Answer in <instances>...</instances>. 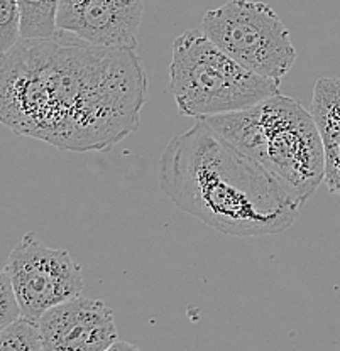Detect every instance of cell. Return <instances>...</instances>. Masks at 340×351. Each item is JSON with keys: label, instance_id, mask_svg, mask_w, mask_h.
I'll return each instance as SVG.
<instances>
[{"label": "cell", "instance_id": "obj_1", "mask_svg": "<svg viewBox=\"0 0 340 351\" xmlns=\"http://www.w3.org/2000/svg\"><path fill=\"white\" fill-rule=\"evenodd\" d=\"M148 76L136 49L58 31L0 58V123L61 151H107L139 129Z\"/></svg>", "mask_w": 340, "mask_h": 351}, {"label": "cell", "instance_id": "obj_2", "mask_svg": "<svg viewBox=\"0 0 340 351\" xmlns=\"http://www.w3.org/2000/svg\"><path fill=\"white\" fill-rule=\"evenodd\" d=\"M158 184L174 206L229 237L283 233L303 206L271 171L205 120L168 142Z\"/></svg>", "mask_w": 340, "mask_h": 351}, {"label": "cell", "instance_id": "obj_3", "mask_svg": "<svg viewBox=\"0 0 340 351\" xmlns=\"http://www.w3.org/2000/svg\"><path fill=\"white\" fill-rule=\"evenodd\" d=\"M205 122L261 162L303 204L325 181V157L310 110L277 93L252 107Z\"/></svg>", "mask_w": 340, "mask_h": 351}, {"label": "cell", "instance_id": "obj_4", "mask_svg": "<svg viewBox=\"0 0 340 351\" xmlns=\"http://www.w3.org/2000/svg\"><path fill=\"white\" fill-rule=\"evenodd\" d=\"M168 88L178 113L195 120L237 112L281 93L277 80L244 68L202 29H190L173 41Z\"/></svg>", "mask_w": 340, "mask_h": 351}, {"label": "cell", "instance_id": "obj_5", "mask_svg": "<svg viewBox=\"0 0 340 351\" xmlns=\"http://www.w3.org/2000/svg\"><path fill=\"white\" fill-rule=\"evenodd\" d=\"M202 31L237 63L264 78L280 82L296 61L290 31L264 2L229 0L205 12Z\"/></svg>", "mask_w": 340, "mask_h": 351}, {"label": "cell", "instance_id": "obj_6", "mask_svg": "<svg viewBox=\"0 0 340 351\" xmlns=\"http://www.w3.org/2000/svg\"><path fill=\"white\" fill-rule=\"evenodd\" d=\"M5 269L21 314L36 321L83 289L82 269L71 255L63 248L47 247L34 233H25L12 248Z\"/></svg>", "mask_w": 340, "mask_h": 351}, {"label": "cell", "instance_id": "obj_7", "mask_svg": "<svg viewBox=\"0 0 340 351\" xmlns=\"http://www.w3.org/2000/svg\"><path fill=\"white\" fill-rule=\"evenodd\" d=\"M38 324L47 351H105L119 339L113 311L91 298L76 295L51 307Z\"/></svg>", "mask_w": 340, "mask_h": 351}, {"label": "cell", "instance_id": "obj_8", "mask_svg": "<svg viewBox=\"0 0 340 351\" xmlns=\"http://www.w3.org/2000/svg\"><path fill=\"white\" fill-rule=\"evenodd\" d=\"M144 0H61L56 27L83 41L136 49Z\"/></svg>", "mask_w": 340, "mask_h": 351}, {"label": "cell", "instance_id": "obj_9", "mask_svg": "<svg viewBox=\"0 0 340 351\" xmlns=\"http://www.w3.org/2000/svg\"><path fill=\"white\" fill-rule=\"evenodd\" d=\"M310 112L324 147L325 182L328 191L340 196V78L318 80Z\"/></svg>", "mask_w": 340, "mask_h": 351}, {"label": "cell", "instance_id": "obj_10", "mask_svg": "<svg viewBox=\"0 0 340 351\" xmlns=\"http://www.w3.org/2000/svg\"><path fill=\"white\" fill-rule=\"evenodd\" d=\"M21 10V38H51L58 32L56 16L61 0H17Z\"/></svg>", "mask_w": 340, "mask_h": 351}, {"label": "cell", "instance_id": "obj_11", "mask_svg": "<svg viewBox=\"0 0 340 351\" xmlns=\"http://www.w3.org/2000/svg\"><path fill=\"white\" fill-rule=\"evenodd\" d=\"M43 341L36 319L21 314L17 319L0 329V351H41Z\"/></svg>", "mask_w": 340, "mask_h": 351}, {"label": "cell", "instance_id": "obj_12", "mask_svg": "<svg viewBox=\"0 0 340 351\" xmlns=\"http://www.w3.org/2000/svg\"><path fill=\"white\" fill-rule=\"evenodd\" d=\"M21 39V10L17 0H0V54L12 49Z\"/></svg>", "mask_w": 340, "mask_h": 351}, {"label": "cell", "instance_id": "obj_13", "mask_svg": "<svg viewBox=\"0 0 340 351\" xmlns=\"http://www.w3.org/2000/svg\"><path fill=\"white\" fill-rule=\"evenodd\" d=\"M21 316V307L5 267H0V329Z\"/></svg>", "mask_w": 340, "mask_h": 351}, {"label": "cell", "instance_id": "obj_14", "mask_svg": "<svg viewBox=\"0 0 340 351\" xmlns=\"http://www.w3.org/2000/svg\"><path fill=\"white\" fill-rule=\"evenodd\" d=\"M111 350H113V351H117V350H136V346L129 345V343H122V341H119V339H117V341L111 346Z\"/></svg>", "mask_w": 340, "mask_h": 351}, {"label": "cell", "instance_id": "obj_15", "mask_svg": "<svg viewBox=\"0 0 340 351\" xmlns=\"http://www.w3.org/2000/svg\"><path fill=\"white\" fill-rule=\"evenodd\" d=\"M0 58H2V54H0Z\"/></svg>", "mask_w": 340, "mask_h": 351}]
</instances>
